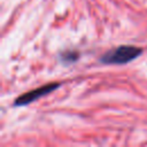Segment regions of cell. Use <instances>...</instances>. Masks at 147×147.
Masks as SVG:
<instances>
[{
  "instance_id": "obj_1",
  "label": "cell",
  "mask_w": 147,
  "mask_h": 147,
  "mask_svg": "<svg viewBox=\"0 0 147 147\" xmlns=\"http://www.w3.org/2000/svg\"><path fill=\"white\" fill-rule=\"evenodd\" d=\"M142 49L132 46V45H123L118 46L114 49L108 51L101 57V62L105 64H124L133 61L141 54Z\"/></svg>"
},
{
  "instance_id": "obj_2",
  "label": "cell",
  "mask_w": 147,
  "mask_h": 147,
  "mask_svg": "<svg viewBox=\"0 0 147 147\" xmlns=\"http://www.w3.org/2000/svg\"><path fill=\"white\" fill-rule=\"evenodd\" d=\"M60 86L59 83H53V84H47V85H42L38 88H34L30 92H26L24 94H22L21 96H18L16 100H15V106H25V105H29L33 101H36L37 99L53 92L55 88H57Z\"/></svg>"
},
{
  "instance_id": "obj_3",
  "label": "cell",
  "mask_w": 147,
  "mask_h": 147,
  "mask_svg": "<svg viewBox=\"0 0 147 147\" xmlns=\"http://www.w3.org/2000/svg\"><path fill=\"white\" fill-rule=\"evenodd\" d=\"M77 57H78V54L75 53V52H68V53H64V54L62 55V59H63L64 61H70V62H72V61L76 60Z\"/></svg>"
}]
</instances>
